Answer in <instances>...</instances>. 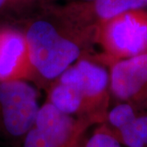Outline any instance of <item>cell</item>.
<instances>
[{"mask_svg": "<svg viewBox=\"0 0 147 147\" xmlns=\"http://www.w3.org/2000/svg\"><path fill=\"white\" fill-rule=\"evenodd\" d=\"M25 37L30 66L45 79L60 77L80 55L79 46L44 19L33 21Z\"/></svg>", "mask_w": 147, "mask_h": 147, "instance_id": "obj_1", "label": "cell"}, {"mask_svg": "<svg viewBox=\"0 0 147 147\" xmlns=\"http://www.w3.org/2000/svg\"><path fill=\"white\" fill-rule=\"evenodd\" d=\"M35 88L23 79L0 82V120L14 137L26 135L39 110Z\"/></svg>", "mask_w": 147, "mask_h": 147, "instance_id": "obj_2", "label": "cell"}, {"mask_svg": "<svg viewBox=\"0 0 147 147\" xmlns=\"http://www.w3.org/2000/svg\"><path fill=\"white\" fill-rule=\"evenodd\" d=\"M103 42L120 60L147 53V12L131 11L105 21Z\"/></svg>", "mask_w": 147, "mask_h": 147, "instance_id": "obj_3", "label": "cell"}, {"mask_svg": "<svg viewBox=\"0 0 147 147\" xmlns=\"http://www.w3.org/2000/svg\"><path fill=\"white\" fill-rule=\"evenodd\" d=\"M74 131V121L69 115L50 102L39 108L36 119L26 134L24 147H64Z\"/></svg>", "mask_w": 147, "mask_h": 147, "instance_id": "obj_4", "label": "cell"}, {"mask_svg": "<svg viewBox=\"0 0 147 147\" xmlns=\"http://www.w3.org/2000/svg\"><path fill=\"white\" fill-rule=\"evenodd\" d=\"M111 91L123 101L141 99L147 94V53L119 60L111 69Z\"/></svg>", "mask_w": 147, "mask_h": 147, "instance_id": "obj_5", "label": "cell"}, {"mask_svg": "<svg viewBox=\"0 0 147 147\" xmlns=\"http://www.w3.org/2000/svg\"><path fill=\"white\" fill-rule=\"evenodd\" d=\"M30 68L25 34L0 27V82L23 79Z\"/></svg>", "mask_w": 147, "mask_h": 147, "instance_id": "obj_6", "label": "cell"}, {"mask_svg": "<svg viewBox=\"0 0 147 147\" xmlns=\"http://www.w3.org/2000/svg\"><path fill=\"white\" fill-rule=\"evenodd\" d=\"M58 82L72 87L85 101L96 99L105 93L110 84V74L105 68L83 60L67 69Z\"/></svg>", "mask_w": 147, "mask_h": 147, "instance_id": "obj_7", "label": "cell"}, {"mask_svg": "<svg viewBox=\"0 0 147 147\" xmlns=\"http://www.w3.org/2000/svg\"><path fill=\"white\" fill-rule=\"evenodd\" d=\"M89 3L74 7L79 14L92 16L103 22L131 11L141 10L147 0H89Z\"/></svg>", "mask_w": 147, "mask_h": 147, "instance_id": "obj_8", "label": "cell"}, {"mask_svg": "<svg viewBox=\"0 0 147 147\" xmlns=\"http://www.w3.org/2000/svg\"><path fill=\"white\" fill-rule=\"evenodd\" d=\"M84 101L82 96L74 88L59 82L50 94V103L60 111L69 115L80 110Z\"/></svg>", "mask_w": 147, "mask_h": 147, "instance_id": "obj_9", "label": "cell"}, {"mask_svg": "<svg viewBox=\"0 0 147 147\" xmlns=\"http://www.w3.org/2000/svg\"><path fill=\"white\" fill-rule=\"evenodd\" d=\"M121 142L127 147H147V115L136 116L129 123L118 130Z\"/></svg>", "mask_w": 147, "mask_h": 147, "instance_id": "obj_10", "label": "cell"}, {"mask_svg": "<svg viewBox=\"0 0 147 147\" xmlns=\"http://www.w3.org/2000/svg\"><path fill=\"white\" fill-rule=\"evenodd\" d=\"M137 115L135 108L129 102L124 101L110 110L108 114V120L118 131L133 120Z\"/></svg>", "mask_w": 147, "mask_h": 147, "instance_id": "obj_11", "label": "cell"}, {"mask_svg": "<svg viewBox=\"0 0 147 147\" xmlns=\"http://www.w3.org/2000/svg\"><path fill=\"white\" fill-rule=\"evenodd\" d=\"M85 147H122L117 137L106 132H97L90 137Z\"/></svg>", "mask_w": 147, "mask_h": 147, "instance_id": "obj_12", "label": "cell"}, {"mask_svg": "<svg viewBox=\"0 0 147 147\" xmlns=\"http://www.w3.org/2000/svg\"><path fill=\"white\" fill-rule=\"evenodd\" d=\"M26 0H0V13L17 8Z\"/></svg>", "mask_w": 147, "mask_h": 147, "instance_id": "obj_13", "label": "cell"}, {"mask_svg": "<svg viewBox=\"0 0 147 147\" xmlns=\"http://www.w3.org/2000/svg\"><path fill=\"white\" fill-rule=\"evenodd\" d=\"M88 1H89V0H88Z\"/></svg>", "mask_w": 147, "mask_h": 147, "instance_id": "obj_14", "label": "cell"}]
</instances>
